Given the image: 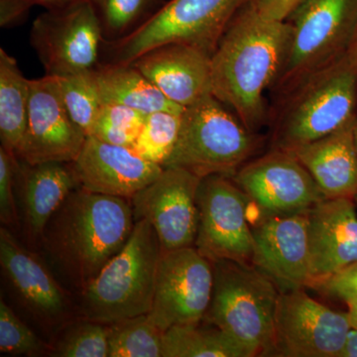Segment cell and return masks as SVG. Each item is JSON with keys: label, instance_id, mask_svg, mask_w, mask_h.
I'll return each mask as SVG.
<instances>
[{"label": "cell", "instance_id": "1", "mask_svg": "<svg viewBox=\"0 0 357 357\" xmlns=\"http://www.w3.org/2000/svg\"><path fill=\"white\" fill-rule=\"evenodd\" d=\"M291 33L287 20L263 17L251 0L230 22L211 56L213 95L252 132L269 119L265 91L280 73Z\"/></svg>", "mask_w": 357, "mask_h": 357}, {"label": "cell", "instance_id": "2", "mask_svg": "<svg viewBox=\"0 0 357 357\" xmlns=\"http://www.w3.org/2000/svg\"><path fill=\"white\" fill-rule=\"evenodd\" d=\"M134 223L128 199L79 187L47 223L45 248L63 276L84 289L126 245Z\"/></svg>", "mask_w": 357, "mask_h": 357}, {"label": "cell", "instance_id": "3", "mask_svg": "<svg viewBox=\"0 0 357 357\" xmlns=\"http://www.w3.org/2000/svg\"><path fill=\"white\" fill-rule=\"evenodd\" d=\"M281 102L273 149L291 152L335 132L356 117V63L345 53L303 79Z\"/></svg>", "mask_w": 357, "mask_h": 357}, {"label": "cell", "instance_id": "4", "mask_svg": "<svg viewBox=\"0 0 357 357\" xmlns=\"http://www.w3.org/2000/svg\"><path fill=\"white\" fill-rule=\"evenodd\" d=\"M161 255L153 227L147 220H136L126 245L83 289L84 316L112 324L148 314Z\"/></svg>", "mask_w": 357, "mask_h": 357}, {"label": "cell", "instance_id": "5", "mask_svg": "<svg viewBox=\"0 0 357 357\" xmlns=\"http://www.w3.org/2000/svg\"><path fill=\"white\" fill-rule=\"evenodd\" d=\"M213 265V293L204 319L253 357L271 356L280 291L251 263L217 260Z\"/></svg>", "mask_w": 357, "mask_h": 357}, {"label": "cell", "instance_id": "6", "mask_svg": "<svg viewBox=\"0 0 357 357\" xmlns=\"http://www.w3.org/2000/svg\"><path fill=\"white\" fill-rule=\"evenodd\" d=\"M227 107L213 95L185 107L177 144L163 168L178 167L199 178L232 177L250 161L259 136Z\"/></svg>", "mask_w": 357, "mask_h": 357}, {"label": "cell", "instance_id": "7", "mask_svg": "<svg viewBox=\"0 0 357 357\" xmlns=\"http://www.w3.org/2000/svg\"><path fill=\"white\" fill-rule=\"evenodd\" d=\"M251 0H169L126 36L103 42L107 62L129 65L171 43L191 45L213 56L223 33Z\"/></svg>", "mask_w": 357, "mask_h": 357}, {"label": "cell", "instance_id": "8", "mask_svg": "<svg viewBox=\"0 0 357 357\" xmlns=\"http://www.w3.org/2000/svg\"><path fill=\"white\" fill-rule=\"evenodd\" d=\"M287 21L290 46L270 89L281 98L347 53L357 26V0H305Z\"/></svg>", "mask_w": 357, "mask_h": 357}, {"label": "cell", "instance_id": "9", "mask_svg": "<svg viewBox=\"0 0 357 357\" xmlns=\"http://www.w3.org/2000/svg\"><path fill=\"white\" fill-rule=\"evenodd\" d=\"M102 23L89 0L46 10L33 22L30 43L47 76L65 77L96 68L105 42Z\"/></svg>", "mask_w": 357, "mask_h": 357}, {"label": "cell", "instance_id": "10", "mask_svg": "<svg viewBox=\"0 0 357 357\" xmlns=\"http://www.w3.org/2000/svg\"><path fill=\"white\" fill-rule=\"evenodd\" d=\"M197 203L199 227L195 248L211 262L251 263L253 234L248 218L250 202L231 177L202 178Z\"/></svg>", "mask_w": 357, "mask_h": 357}, {"label": "cell", "instance_id": "11", "mask_svg": "<svg viewBox=\"0 0 357 357\" xmlns=\"http://www.w3.org/2000/svg\"><path fill=\"white\" fill-rule=\"evenodd\" d=\"M351 328L349 312L321 304L305 289L280 293L271 356L340 357Z\"/></svg>", "mask_w": 357, "mask_h": 357}, {"label": "cell", "instance_id": "12", "mask_svg": "<svg viewBox=\"0 0 357 357\" xmlns=\"http://www.w3.org/2000/svg\"><path fill=\"white\" fill-rule=\"evenodd\" d=\"M213 287V262L195 246L162 251L148 316L164 333L174 326L198 325L208 312Z\"/></svg>", "mask_w": 357, "mask_h": 357}, {"label": "cell", "instance_id": "13", "mask_svg": "<svg viewBox=\"0 0 357 357\" xmlns=\"http://www.w3.org/2000/svg\"><path fill=\"white\" fill-rule=\"evenodd\" d=\"M257 210V218L309 211L326 199L309 171L292 152L271 148L231 177Z\"/></svg>", "mask_w": 357, "mask_h": 357}, {"label": "cell", "instance_id": "14", "mask_svg": "<svg viewBox=\"0 0 357 357\" xmlns=\"http://www.w3.org/2000/svg\"><path fill=\"white\" fill-rule=\"evenodd\" d=\"M201 180L185 169L165 167L156 180L130 199L134 220H145L153 227L162 251L195 245Z\"/></svg>", "mask_w": 357, "mask_h": 357}, {"label": "cell", "instance_id": "15", "mask_svg": "<svg viewBox=\"0 0 357 357\" xmlns=\"http://www.w3.org/2000/svg\"><path fill=\"white\" fill-rule=\"evenodd\" d=\"M88 136L75 123L61 96L57 77L30 79L27 126L15 155L25 163H72Z\"/></svg>", "mask_w": 357, "mask_h": 357}, {"label": "cell", "instance_id": "16", "mask_svg": "<svg viewBox=\"0 0 357 357\" xmlns=\"http://www.w3.org/2000/svg\"><path fill=\"white\" fill-rule=\"evenodd\" d=\"M307 211L257 218L251 222V264L266 275L280 293L309 288L311 268Z\"/></svg>", "mask_w": 357, "mask_h": 357}, {"label": "cell", "instance_id": "17", "mask_svg": "<svg viewBox=\"0 0 357 357\" xmlns=\"http://www.w3.org/2000/svg\"><path fill=\"white\" fill-rule=\"evenodd\" d=\"M77 184L86 191L130 199L159 177L163 167L141 158L131 148L88 136L70 163Z\"/></svg>", "mask_w": 357, "mask_h": 357}, {"label": "cell", "instance_id": "18", "mask_svg": "<svg viewBox=\"0 0 357 357\" xmlns=\"http://www.w3.org/2000/svg\"><path fill=\"white\" fill-rule=\"evenodd\" d=\"M314 289L357 262V206L354 199H326L307 211Z\"/></svg>", "mask_w": 357, "mask_h": 357}, {"label": "cell", "instance_id": "19", "mask_svg": "<svg viewBox=\"0 0 357 357\" xmlns=\"http://www.w3.org/2000/svg\"><path fill=\"white\" fill-rule=\"evenodd\" d=\"M131 64L171 102L184 109L213 95L211 56L191 45H162Z\"/></svg>", "mask_w": 357, "mask_h": 357}, {"label": "cell", "instance_id": "20", "mask_svg": "<svg viewBox=\"0 0 357 357\" xmlns=\"http://www.w3.org/2000/svg\"><path fill=\"white\" fill-rule=\"evenodd\" d=\"M0 264L13 287L35 314L48 321L65 316L68 301L60 284L41 259L18 243L6 227L0 229Z\"/></svg>", "mask_w": 357, "mask_h": 357}, {"label": "cell", "instance_id": "21", "mask_svg": "<svg viewBox=\"0 0 357 357\" xmlns=\"http://www.w3.org/2000/svg\"><path fill=\"white\" fill-rule=\"evenodd\" d=\"M354 122L356 119L291 151L309 171L326 199H354L357 194Z\"/></svg>", "mask_w": 357, "mask_h": 357}, {"label": "cell", "instance_id": "22", "mask_svg": "<svg viewBox=\"0 0 357 357\" xmlns=\"http://www.w3.org/2000/svg\"><path fill=\"white\" fill-rule=\"evenodd\" d=\"M16 187L20 190L25 222L34 237L43 236L52 215L79 188L70 164L60 162L25 163L18 159Z\"/></svg>", "mask_w": 357, "mask_h": 357}, {"label": "cell", "instance_id": "23", "mask_svg": "<svg viewBox=\"0 0 357 357\" xmlns=\"http://www.w3.org/2000/svg\"><path fill=\"white\" fill-rule=\"evenodd\" d=\"M103 103L126 105L144 114L159 110L183 112L132 64L105 63L93 70Z\"/></svg>", "mask_w": 357, "mask_h": 357}, {"label": "cell", "instance_id": "24", "mask_svg": "<svg viewBox=\"0 0 357 357\" xmlns=\"http://www.w3.org/2000/svg\"><path fill=\"white\" fill-rule=\"evenodd\" d=\"M30 79L17 61L0 48V140L1 146L15 154L27 126Z\"/></svg>", "mask_w": 357, "mask_h": 357}, {"label": "cell", "instance_id": "25", "mask_svg": "<svg viewBox=\"0 0 357 357\" xmlns=\"http://www.w3.org/2000/svg\"><path fill=\"white\" fill-rule=\"evenodd\" d=\"M163 357H253L248 349L213 326H174L164 333Z\"/></svg>", "mask_w": 357, "mask_h": 357}, {"label": "cell", "instance_id": "26", "mask_svg": "<svg viewBox=\"0 0 357 357\" xmlns=\"http://www.w3.org/2000/svg\"><path fill=\"white\" fill-rule=\"evenodd\" d=\"M107 330L109 357H163L164 332L148 314L114 321Z\"/></svg>", "mask_w": 357, "mask_h": 357}, {"label": "cell", "instance_id": "27", "mask_svg": "<svg viewBox=\"0 0 357 357\" xmlns=\"http://www.w3.org/2000/svg\"><path fill=\"white\" fill-rule=\"evenodd\" d=\"M183 112L159 110L147 114L133 151L141 158L164 167L177 144Z\"/></svg>", "mask_w": 357, "mask_h": 357}, {"label": "cell", "instance_id": "28", "mask_svg": "<svg viewBox=\"0 0 357 357\" xmlns=\"http://www.w3.org/2000/svg\"><path fill=\"white\" fill-rule=\"evenodd\" d=\"M93 70L70 76L56 77L66 109L86 136L91 135L102 107Z\"/></svg>", "mask_w": 357, "mask_h": 357}, {"label": "cell", "instance_id": "29", "mask_svg": "<svg viewBox=\"0 0 357 357\" xmlns=\"http://www.w3.org/2000/svg\"><path fill=\"white\" fill-rule=\"evenodd\" d=\"M102 23L107 41L132 32L163 6L165 0H89ZM107 41V40H105Z\"/></svg>", "mask_w": 357, "mask_h": 357}, {"label": "cell", "instance_id": "30", "mask_svg": "<svg viewBox=\"0 0 357 357\" xmlns=\"http://www.w3.org/2000/svg\"><path fill=\"white\" fill-rule=\"evenodd\" d=\"M146 115L126 105L103 103L89 136L132 149Z\"/></svg>", "mask_w": 357, "mask_h": 357}, {"label": "cell", "instance_id": "31", "mask_svg": "<svg viewBox=\"0 0 357 357\" xmlns=\"http://www.w3.org/2000/svg\"><path fill=\"white\" fill-rule=\"evenodd\" d=\"M109 330L100 323L79 324L66 333L54 356L109 357Z\"/></svg>", "mask_w": 357, "mask_h": 357}, {"label": "cell", "instance_id": "32", "mask_svg": "<svg viewBox=\"0 0 357 357\" xmlns=\"http://www.w3.org/2000/svg\"><path fill=\"white\" fill-rule=\"evenodd\" d=\"M41 340L23 323L3 299L0 300V351L30 354L41 351Z\"/></svg>", "mask_w": 357, "mask_h": 357}, {"label": "cell", "instance_id": "33", "mask_svg": "<svg viewBox=\"0 0 357 357\" xmlns=\"http://www.w3.org/2000/svg\"><path fill=\"white\" fill-rule=\"evenodd\" d=\"M17 165L16 155L0 147V218L6 225L13 223L17 215L14 195Z\"/></svg>", "mask_w": 357, "mask_h": 357}, {"label": "cell", "instance_id": "34", "mask_svg": "<svg viewBox=\"0 0 357 357\" xmlns=\"http://www.w3.org/2000/svg\"><path fill=\"white\" fill-rule=\"evenodd\" d=\"M314 289L344 303L357 300V262L321 282Z\"/></svg>", "mask_w": 357, "mask_h": 357}, {"label": "cell", "instance_id": "35", "mask_svg": "<svg viewBox=\"0 0 357 357\" xmlns=\"http://www.w3.org/2000/svg\"><path fill=\"white\" fill-rule=\"evenodd\" d=\"M34 6L31 0H0V27L13 28L24 22Z\"/></svg>", "mask_w": 357, "mask_h": 357}, {"label": "cell", "instance_id": "36", "mask_svg": "<svg viewBox=\"0 0 357 357\" xmlns=\"http://www.w3.org/2000/svg\"><path fill=\"white\" fill-rule=\"evenodd\" d=\"M305 0H252L253 6L267 20L285 21Z\"/></svg>", "mask_w": 357, "mask_h": 357}, {"label": "cell", "instance_id": "37", "mask_svg": "<svg viewBox=\"0 0 357 357\" xmlns=\"http://www.w3.org/2000/svg\"><path fill=\"white\" fill-rule=\"evenodd\" d=\"M35 6H43L46 10H56L72 6L82 0H31Z\"/></svg>", "mask_w": 357, "mask_h": 357}, {"label": "cell", "instance_id": "38", "mask_svg": "<svg viewBox=\"0 0 357 357\" xmlns=\"http://www.w3.org/2000/svg\"><path fill=\"white\" fill-rule=\"evenodd\" d=\"M340 357H357V328H351Z\"/></svg>", "mask_w": 357, "mask_h": 357}, {"label": "cell", "instance_id": "39", "mask_svg": "<svg viewBox=\"0 0 357 357\" xmlns=\"http://www.w3.org/2000/svg\"><path fill=\"white\" fill-rule=\"evenodd\" d=\"M345 305L347 306V312L351 319L352 328H357V300L347 301Z\"/></svg>", "mask_w": 357, "mask_h": 357}, {"label": "cell", "instance_id": "40", "mask_svg": "<svg viewBox=\"0 0 357 357\" xmlns=\"http://www.w3.org/2000/svg\"><path fill=\"white\" fill-rule=\"evenodd\" d=\"M347 55L351 57L354 62L357 64V26L354 37H352L351 44H349V50L347 52Z\"/></svg>", "mask_w": 357, "mask_h": 357}, {"label": "cell", "instance_id": "41", "mask_svg": "<svg viewBox=\"0 0 357 357\" xmlns=\"http://www.w3.org/2000/svg\"><path fill=\"white\" fill-rule=\"evenodd\" d=\"M354 138H356V143L357 147V114L356 117V122H354Z\"/></svg>", "mask_w": 357, "mask_h": 357}, {"label": "cell", "instance_id": "42", "mask_svg": "<svg viewBox=\"0 0 357 357\" xmlns=\"http://www.w3.org/2000/svg\"><path fill=\"white\" fill-rule=\"evenodd\" d=\"M354 203H356V206H357V194L356 195V197H354Z\"/></svg>", "mask_w": 357, "mask_h": 357}]
</instances>
